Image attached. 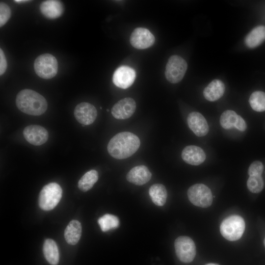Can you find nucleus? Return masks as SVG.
I'll use <instances>...</instances> for the list:
<instances>
[{"mask_svg":"<svg viewBox=\"0 0 265 265\" xmlns=\"http://www.w3.org/2000/svg\"><path fill=\"white\" fill-rule=\"evenodd\" d=\"M81 234V225L77 220H72L67 226L64 231V237L66 242L71 245L77 244Z\"/></svg>","mask_w":265,"mask_h":265,"instance_id":"nucleus-19","label":"nucleus"},{"mask_svg":"<svg viewBox=\"0 0 265 265\" xmlns=\"http://www.w3.org/2000/svg\"><path fill=\"white\" fill-rule=\"evenodd\" d=\"M136 73L133 69L128 66H121L114 72L112 81L117 87L126 89L133 83Z\"/></svg>","mask_w":265,"mask_h":265,"instance_id":"nucleus-11","label":"nucleus"},{"mask_svg":"<svg viewBox=\"0 0 265 265\" xmlns=\"http://www.w3.org/2000/svg\"><path fill=\"white\" fill-rule=\"evenodd\" d=\"M98 222L103 232L117 228L119 225L118 217L110 214H106L98 219Z\"/></svg>","mask_w":265,"mask_h":265,"instance_id":"nucleus-25","label":"nucleus"},{"mask_svg":"<svg viewBox=\"0 0 265 265\" xmlns=\"http://www.w3.org/2000/svg\"><path fill=\"white\" fill-rule=\"evenodd\" d=\"M264 183L261 176H250L247 181L248 189L252 193L260 192L264 188Z\"/></svg>","mask_w":265,"mask_h":265,"instance_id":"nucleus-27","label":"nucleus"},{"mask_svg":"<svg viewBox=\"0 0 265 265\" xmlns=\"http://www.w3.org/2000/svg\"><path fill=\"white\" fill-rule=\"evenodd\" d=\"M34 69L39 77L44 79H52L57 73V61L51 54H42L35 59L34 62Z\"/></svg>","mask_w":265,"mask_h":265,"instance_id":"nucleus-5","label":"nucleus"},{"mask_svg":"<svg viewBox=\"0 0 265 265\" xmlns=\"http://www.w3.org/2000/svg\"><path fill=\"white\" fill-rule=\"evenodd\" d=\"M43 251L46 260L52 265H56L59 260V254L55 242L50 238L44 241Z\"/></svg>","mask_w":265,"mask_h":265,"instance_id":"nucleus-21","label":"nucleus"},{"mask_svg":"<svg viewBox=\"0 0 265 265\" xmlns=\"http://www.w3.org/2000/svg\"><path fill=\"white\" fill-rule=\"evenodd\" d=\"M187 122L190 129L198 136H205L209 132L208 123L199 112H190L187 117Z\"/></svg>","mask_w":265,"mask_h":265,"instance_id":"nucleus-14","label":"nucleus"},{"mask_svg":"<svg viewBox=\"0 0 265 265\" xmlns=\"http://www.w3.org/2000/svg\"><path fill=\"white\" fill-rule=\"evenodd\" d=\"M98 179V173L95 170H91L85 173L78 182V187L82 191L90 189Z\"/></svg>","mask_w":265,"mask_h":265,"instance_id":"nucleus-23","label":"nucleus"},{"mask_svg":"<svg viewBox=\"0 0 265 265\" xmlns=\"http://www.w3.org/2000/svg\"><path fill=\"white\" fill-rule=\"evenodd\" d=\"M176 255L182 262H191L196 255V246L193 240L187 236H180L174 243Z\"/></svg>","mask_w":265,"mask_h":265,"instance_id":"nucleus-8","label":"nucleus"},{"mask_svg":"<svg viewBox=\"0 0 265 265\" xmlns=\"http://www.w3.org/2000/svg\"><path fill=\"white\" fill-rule=\"evenodd\" d=\"M64 6L61 1L57 0H45L41 3L40 10L41 13L50 19L60 17L64 12Z\"/></svg>","mask_w":265,"mask_h":265,"instance_id":"nucleus-17","label":"nucleus"},{"mask_svg":"<svg viewBox=\"0 0 265 265\" xmlns=\"http://www.w3.org/2000/svg\"><path fill=\"white\" fill-rule=\"evenodd\" d=\"M225 85L219 80L212 81L204 89L203 95L205 98L211 102L220 99L224 94Z\"/></svg>","mask_w":265,"mask_h":265,"instance_id":"nucleus-18","label":"nucleus"},{"mask_svg":"<svg viewBox=\"0 0 265 265\" xmlns=\"http://www.w3.org/2000/svg\"><path fill=\"white\" fill-rule=\"evenodd\" d=\"M77 121L83 125L92 124L97 118V111L92 104L82 102L76 106L74 111Z\"/></svg>","mask_w":265,"mask_h":265,"instance_id":"nucleus-10","label":"nucleus"},{"mask_svg":"<svg viewBox=\"0 0 265 265\" xmlns=\"http://www.w3.org/2000/svg\"><path fill=\"white\" fill-rule=\"evenodd\" d=\"M187 68L186 62L182 57L173 55L169 57L165 67V76L172 83L180 82L184 78Z\"/></svg>","mask_w":265,"mask_h":265,"instance_id":"nucleus-6","label":"nucleus"},{"mask_svg":"<svg viewBox=\"0 0 265 265\" xmlns=\"http://www.w3.org/2000/svg\"><path fill=\"white\" fill-rule=\"evenodd\" d=\"M187 196L192 204L201 208H208L212 202L211 189L203 184H196L191 186L187 190Z\"/></svg>","mask_w":265,"mask_h":265,"instance_id":"nucleus-7","label":"nucleus"},{"mask_svg":"<svg viewBox=\"0 0 265 265\" xmlns=\"http://www.w3.org/2000/svg\"><path fill=\"white\" fill-rule=\"evenodd\" d=\"M16 104L20 111L33 116L43 114L48 107L45 98L38 92L29 89L22 90L18 93Z\"/></svg>","mask_w":265,"mask_h":265,"instance_id":"nucleus-2","label":"nucleus"},{"mask_svg":"<svg viewBox=\"0 0 265 265\" xmlns=\"http://www.w3.org/2000/svg\"><path fill=\"white\" fill-rule=\"evenodd\" d=\"M62 190L56 183L45 185L41 189L38 199L40 208L44 211H50L58 204L62 197Z\"/></svg>","mask_w":265,"mask_h":265,"instance_id":"nucleus-4","label":"nucleus"},{"mask_svg":"<svg viewBox=\"0 0 265 265\" xmlns=\"http://www.w3.org/2000/svg\"><path fill=\"white\" fill-rule=\"evenodd\" d=\"M130 41L134 48L137 49H145L154 44L155 38L148 29L143 27H137L132 32Z\"/></svg>","mask_w":265,"mask_h":265,"instance_id":"nucleus-9","label":"nucleus"},{"mask_svg":"<svg viewBox=\"0 0 265 265\" xmlns=\"http://www.w3.org/2000/svg\"><path fill=\"white\" fill-rule=\"evenodd\" d=\"M264 245H265V239L264 240Z\"/></svg>","mask_w":265,"mask_h":265,"instance_id":"nucleus-34","label":"nucleus"},{"mask_svg":"<svg viewBox=\"0 0 265 265\" xmlns=\"http://www.w3.org/2000/svg\"><path fill=\"white\" fill-rule=\"evenodd\" d=\"M264 171V165L259 160L253 161L249 166L248 174L250 176H261Z\"/></svg>","mask_w":265,"mask_h":265,"instance_id":"nucleus-29","label":"nucleus"},{"mask_svg":"<svg viewBox=\"0 0 265 265\" xmlns=\"http://www.w3.org/2000/svg\"><path fill=\"white\" fill-rule=\"evenodd\" d=\"M140 145L139 138L128 132H119L114 135L107 144V151L113 158L121 159L132 156Z\"/></svg>","mask_w":265,"mask_h":265,"instance_id":"nucleus-1","label":"nucleus"},{"mask_svg":"<svg viewBox=\"0 0 265 265\" xmlns=\"http://www.w3.org/2000/svg\"><path fill=\"white\" fill-rule=\"evenodd\" d=\"M252 108L257 112L265 111V93L261 91L253 92L249 99Z\"/></svg>","mask_w":265,"mask_h":265,"instance_id":"nucleus-24","label":"nucleus"},{"mask_svg":"<svg viewBox=\"0 0 265 265\" xmlns=\"http://www.w3.org/2000/svg\"><path fill=\"white\" fill-rule=\"evenodd\" d=\"M238 115L231 110L224 111L220 117V124L224 129L229 130L235 127Z\"/></svg>","mask_w":265,"mask_h":265,"instance_id":"nucleus-26","label":"nucleus"},{"mask_svg":"<svg viewBox=\"0 0 265 265\" xmlns=\"http://www.w3.org/2000/svg\"><path fill=\"white\" fill-rule=\"evenodd\" d=\"M149 194L153 202L159 206H162L166 202L167 192L162 184H156L149 188Z\"/></svg>","mask_w":265,"mask_h":265,"instance_id":"nucleus-22","label":"nucleus"},{"mask_svg":"<svg viewBox=\"0 0 265 265\" xmlns=\"http://www.w3.org/2000/svg\"><path fill=\"white\" fill-rule=\"evenodd\" d=\"M245 224L243 218L238 215H232L225 218L220 226L222 236L230 241H236L242 236Z\"/></svg>","mask_w":265,"mask_h":265,"instance_id":"nucleus-3","label":"nucleus"},{"mask_svg":"<svg viewBox=\"0 0 265 265\" xmlns=\"http://www.w3.org/2000/svg\"><path fill=\"white\" fill-rule=\"evenodd\" d=\"M23 135L28 142L35 146L44 144L49 138L47 130L37 125L26 126L23 131Z\"/></svg>","mask_w":265,"mask_h":265,"instance_id":"nucleus-12","label":"nucleus"},{"mask_svg":"<svg viewBox=\"0 0 265 265\" xmlns=\"http://www.w3.org/2000/svg\"><path fill=\"white\" fill-rule=\"evenodd\" d=\"M235 128L241 132H244L246 129V124L240 115H238Z\"/></svg>","mask_w":265,"mask_h":265,"instance_id":"nucleus-31","label":"nucleus"},{"mask_svg":"<svg viewBox=\"0 0 265 265\" xmlns=\"http://www.w3.org/2000/svg\"><path fill=\"white\" fill-rule=\"evenodd\" d=\"M7 67V61L4 52L0 49V75H3L6 70Z\"/></svg>","mask_w":265,"mask_h":265,"instance_id":"nucleus-30","label":"nucleus"},{"mask_svg":"<svg viewBox=\"0 0 265 265\" xmlns=\"http://www.w3.org/2000/svg\"><path fill=\"white\" fill-rule=\"evenodd\" d=\"M152 174L144 165H138L132 168L128 173L126 178L128 181L138 186L145 184L150 181Z\"/></svg>","mask_w":265,"mask_h":265,"instance_id":"nucleus-16","label":"nucleus"},{"mask_svg":"<svg viewBox=\"0 0 265 265\" xmlns=\"http://www.w3.org/2000/svg\"><path fill=\"white\" fill-rule=\"evenodd\" d=\"M30 1V0H15L14 2L17 3H25Z\"/></svg>","mask_w":265,"mask_h":265,"instance_id":"nucleus-32","label":"nucleus"},{"mask_svg":"<svg viewBox=\"0 0 265 265\" xmlns=\"http://www.w3.org/2000/svg\"><path fill=\"white\" fill-rule=\"evenodd\" d=\"M181 156L186 163L192 165H198L206 159V154L203 150L195 145L186 146L182 151Z\"/></svg>","mask_w":265,"mask_h":265,"instance_id":"nucleus-15","label":"nucleus"},{"mask_svg":"<svg viewBox=\"0 0 265 265\" xmlns=\"http://www.w3.org/2000/svg\"><path fill=\"white\" fill-rule=\"evenodd\" d=\"M136 109V103L132 98L127 97L118 101L111 109V114L117 119H126L131 117Z\"/></svg>","mask_w":265,"mask_h":265,"instance_id":"nucleus-13","label":"nucleus"},{"mask_svg":"<svg viewBox=\"0 0 265 265\" xmlns=\"http://www.w3.org/2000/svg\"><path fill=\"white\" fill-rule=\"evenodd\" d=\"M205 265H219L217 264H213V263H209V264H207Z\"/></svg>","mask_w":265,"mask_h":265,"instance_id":"nucleus-33","label":"nucleus"},{"mask_svg":"<svg viewBox=\"0 0 265 265\" xmlns=\"http://www.w3.org/2000/svg\"><path fill=\"white\" fill-rule=\"evenodd\" d=\"M265 40V26H258L254 28L246 36L245 43L249 48H255Z\"/></svg>","mask_w":265,"mask_h":265,"instance_id":"nucleus-20","label":"nucleus"},{"mask_svg":"<svg viewBox=\"0 0 265 265\" xmlns=\"http://www.w3.org/2000/svg\"><path fill=\"white\" fill-rule=\"evenodd\" d=\"M11 10L9 6L4 2L0 3V26H3L11 16Z\"/></svg>","mask_w":265,"mask_h":265,"instance_id":"nucleus-28","label":"nucleus"}]
</instances>
